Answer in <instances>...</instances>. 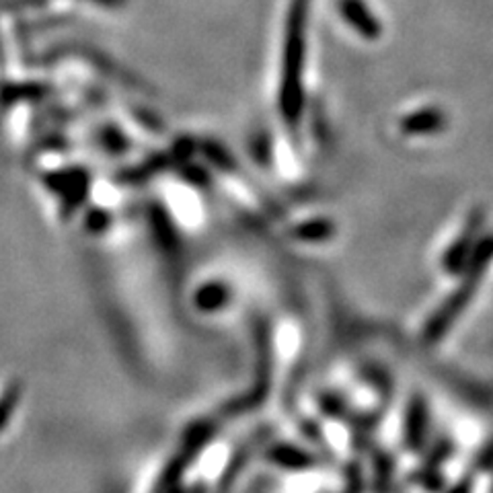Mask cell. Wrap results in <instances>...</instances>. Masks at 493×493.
I'll use <instances>...</instances> for the list:
<instances>
[{
  "label": "cell",
  "mask_w": 493,
  "mask_h": 493,
  "mask_svg": "<svg viewBox=\"0 0 493 493\" xmlns=\"http://www.w3.org/2000/svg\"><path fill=\"white\" fill-rule=\"evenodd\" d=\"M444 121L446 118L442 115V112L430 107V110H422L408 115V118L401 121V126L405 132L409 134H430L444 126Z\"/></svg>",
  "instance_id": "cell-3"
},
{
  "label": "cell",
  "mask_w": 493,
  "mask_h": 493,
  "mask_svg": "<svg viewBox=\"0 0 493 493\" xmlns=\"http://www.w3.org/2000/svg\"><path fill=\"white\" fill-rule=\"evenodd\" d=\"M304 19H307V0H294L288 21V40L284 58V110L292 118L300 105V75L304 60Z\"/></svg>",
  "instance_id": "cell-1"
},
{
  "label": "cell",
  "mask_w": 493,
  "mask_h": 493,
  "mask_svg": "<svg viewBox=\"0 0 493 493\" xmlns=\"http://www.w3.org/2000/svg\"><path fill=\"white\" fill-rule=\"evenodd\" d=\"M339 11L364 40H379L382 33L381 21L374 17L364 0H339Z\"/></svg>",
  "instance_id": "cell-2"
}]
</instances>
